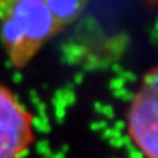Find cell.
<instances>
[{
    "mask_svg": "<svg viewBox=\"0 0 158 158\" xmlns=\"http://www.w3.org/2000/svg\"><path fill=\"white\" fill-rule=\"evenodd\" d=\"M89 0H7L0 39L15 67H25L60 31L75 21Z\"/></svg>",
    "mask_w": 158,
    "mask_h": 158,
    "instance_id": "1",
    "label": "cell"
},
{
    "mask_svg": "<svg viewBox=\"0 0 158 158\" xmlns=\"http://www.w3.org/2000/svg\"><path fill=\"white\" fill-rule=\"evenodd\" d=\"M158 71L156 67L143 75L128 110V133L146 158H157Z\"/></svg>",
    "mask_w": 158,
    "mask_h": 158,
    "instance_id": "2",
    "label": "cell"
},
{
    "mask_svg": "<svg viewBox=\"0 0 158 158\" xmlns=\"http://www.w3.org/2000/svg\"><path fill=\"white\" fill-rule=\"evenodd\" d=\"M33 142L31 114L0 85V158H22Z\"/></svg>",
    "mask_w": 158,
    "mask_h": 158,
    "instance_id": "3",
    "label": "cell"
},
{
    "mask_svg": "<svg viewBox=\"0 0 158 158\" xmlns=\"http://www.w3.org/2000/svg\"><path fill=\"white\" fill-rule=\"evenodd\" d=\"M146 2L148 3V4H151V6H154L157 3V0H146Z\"/></svg>",
    "mask_w": 158,
    "mask_h": 158,
    "instance_id": "4",
    "label": "cell"
},
{
    "mask_svg": "<svg viewBox=\"0 0 158 158\" xmlns=\"http://www.w3.org/2000/svg\"><path fill=\"white\" fill-rule=\"evenodd\" d=\"M6 2H7V0H0V8H2L3 7V4H4V3Z\"/></svg>",
    "mask_w": 158,
    "mask_h": 158,
    "instance_id": "5",
    "label": "cell"
}]
</instances>
